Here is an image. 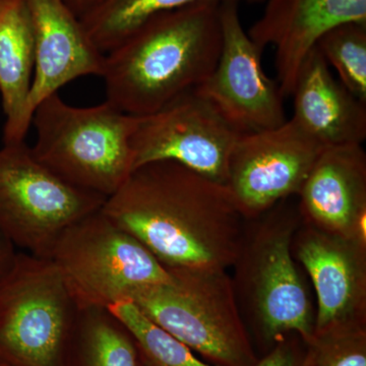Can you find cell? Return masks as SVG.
Masks as SVG:
<instances>
[{"label":"cell","mask_w":366,"mask_h":366,"mask_svg":"<svg viewBox=\"0 0 366 366\" xmlns=\"http://www.w3.org/2000/svg\"><path fill=\"white\" fill-rule=\"evenodd\" d=\"M102 212L168 271H227L247 219L228 187L173 161L132 171Z\"/></svg>","instance_id":"cell-1"},{"label":"cell","mask_w":366,"mask_h":366,"mask_svg":"<svg viewBox=\"0 0 366 366\" xmlns=\"http://www.w3.org/2000/svg\"><path fill=\"white\" fill-rule=\"evenodd\" d=\"M220 7L201 1L156 14L106 53V102L146 117L203 84L222 47Z\"/></svg>","instance_id":"cell-2"},{"label":"cell","mask_w":366,"mask_h":366,"mask_svg":"<svg viewBox=\"0 0 366 366\" xmlns=\"http://www.w3.org/2000/svg\"><path fill=\"white\" fill-rule=\"evenodd\" d=\"M137 124L139 117L106 101L76 107L53 94L33 113L37 139L31 148L64 182L108 199L134 168L132 137Z\"/></svg>","instance_id":"cell-3"},{"label":"cell","mask_w":366,"mask_h":366,"mask_svg":"<svg viewBox=\"0 0 366 366\" xmlns=\"http://www.w3.org/2000/svg\"><path fill=\"white\" fill-rule=\"evenodd\" d=\"M254 221L232 266L238 305L264 343L274 346L293 334L307 345L314 337L315 314L291 250L301 222L298 208L281 202Z\"/></svg>","instance_id":"cell-4"},{"label":"cell","mask_w":366,"mask_h":366,"mask_svg":"<svg viewBox=\"0 0 366 366\" xmlns=\"http://www.w3.org/2000/svg\"><path fill=\"white\" fill-rule=\"evenodd\" d=\"M169 272L170 281L134 295L132 301L139 310L212 365H257L227 271Z\"/></svg>","instance_id":"cell-5"},{"label":"cell","mask_w":366,"mask_h":366,"mask_svg":"<svg viewBox=\"0 0 366 366\" xmlns=\"http://www.w3.org/2000/svg\"><path fill=\"white\" fill-rule=\"evenodd\" d=\"M78 312L51 259L16 254L0 277V363L66 365Z\"/></svg>","instance_id":"cell-6"},{"label":"cell","mask_w":366,"mask_h":366,"mask_svg":"<svg viewBox=\"0 0 366 366\" xmlns=\"http://www.w3.org/2000/svg\"><path fill=\"white\" fill-rule=\"evenodd\" d=\"M50 259L79 310L108 308L171 274L136 237L96 212L67 228Z\"/></svg>","instance_id":"cell-7"},{"label":"cell","mask_w":366,"mask_h":366,"mask_svg":"<svg viewBox=\"0 0 366 366\" xmlns=\"http://www.w3.org/2000/svg\"><path fill=\"white\" fill-rule=\"evenodd\" d=\"M106 199L57 177L25 141L0 149V232L29 254L49 259L62 233Z\"/></svg>","instance_id":"cell-8"},{"label":"cell","mask_w":366,"mask_h":366,"mask_svg":"<svg viewBox=\"0 0 366 366\" xmlns=\"http://www.w3.org/2000/svg\"><path fill=\"white\" fill-rule=\"evenodd\" d=\"M239 137L192 89L157 112L139 117L132 137V170L155 161H173L226 185L229 160Z\"/></svg>","instance_id":"cell-9"},{"label":"cell","mask_w":366,"mask_h":366,"mask_svg":"<svg viewBox=\"0 0 366 366\" xmlns=\"http://www.w3.org/2000/svg\"><path fill=\"white\" fill-rule=\"evenodd\" d=\"M325 148L291 118L274 129L240 134L226 187L243 217L254 220L298 196Z\"/></svg>","instance_id":"cell-10"},{"label":"cell","mask_w":366,"mask_h":366,"mask_svg":"<svg viewBox=\"0 0 366 366\" xmlns=\"http://www.w3.org/2000/svg\"><path fill=\"white\" fill-rule=\"evenodd\" d=\"M222 47L213 72L196 90L240 134L274 129L287 120L277 81L262 66V50L242 25L239 4L220 7Z\"/></svg>","instance_id":"cell-11"},{"label":"cell","mask_w":366,"mask_h":366,"mask_svg":"<svg viewBox=\"0 0 366 366\" xmlns=\"http://www.w3.org/2000/svg\"><path fill=\"white\" fill-rule=\"evenodd\" d=\"M291 250L317 295L314 334L366 327V245L301 220Z\"/></svg>","instance_id":"cell-12"},{"label":"cell","mask_w":366,"mask_h":366,"mask_svg":"<svg viewBox=\"0 0 366 366\" xmlns=\"http://www.w3.org/2000/svg\"><path fill=\"white\" fill-rule=\"evenodd\" d=\"M247 34L264 51L274 49L277 84L290 97L301 64L324 34L347 21H366V0H264Z\"/></svg>","instance_id":"cell-13"},{"label":"cell","mask_w":366,"mask_h":366,"mask_svg":"<svg viewBox=\"0 0 366 366\" xmlns=\"http://www.w3.org/2000/svg\"><path fill=\"white\" fill-rule=\"evenodd\" d=\"M298 197L302 222L366 245V153L362 144L326 147Z\"/></svg>","instance_id":"cell-14"},{"label":"cell","mask_w":366,"mask_h":366,"mask_svg":"<svg viewBox=\"0 0 366 366\" xmlns=\"http://www.w3.org/2000/svg\"><path fill=\"white\" fill-rule=\"evenodd\" d=\"M32 18L35 69L28 100L31 118L46 98L86 76H101L102 54L64 0H26Z\"/></svg>","instance_id":"cell-15"},{"label":"cell","mask_w":366,"mask_h":366,"mask_svg":"<svg viewBox=\"0 0 366 366\" xmlns=\"http://www.w3.org/2000/svg\"><path fill=\"white\" fill-rule=\"evenodd\" d=\"M290 97L291 119L322 146L365 141L366 103L335 78L317 46L301 64Z\"/></svg>","instance_id":"cell-16"},{"label":"cell","mask_w":366,"mask_h":366,"mask_svg":"<svg viewBox=\"0 0 366 366\" xmlns=\"http://www.w3.org/2000/svg\"><path fill=\"white\" fill-rule=\"evenodd\" d=\"M35 69L32 18L26 0L0 6V96L6 115L4 144L25 141L32 118L28 100Z\"/></svg>","instance_id":"cell-17"},{"label":"cell","mask_w":366,"mask_h":366,"mask_svg":"<svg viewBox=\"0 0 366 366\" xmlns=\"http://www.w3.org/2000/svg\"><path fill=\"white\" fill-rule=\"evenodd\" d=\"M71 341L79 366H142L131 333L108 308L79 310Z\"/></svg>","instance_id":"cell-18"},{"label":"cell","mask_w":366,"mask_h":366,"mask_svg":"<svg viewBox=\"0 0 366 366\" xmlns=\"http://www.w3.org/2000/svg\"><path fill=\"white\" fill-rule=\"evenodd\" d=\"M201 1L254 4L264 0H102L79 20L92 42L105 55L152 16Z\"/></svg>","instance_id":"cell-19"},{"label":"cell","mask_w":366,"mask_h":366,"mask_svg":"<svg viewBox=\"0 0 366 366\" xmlns=\"http://www.w3.org/2000/svg\"><path fill=\"white\" fill-rule=\"evenodd\" d=\"M108 310L129 330L142 365L219 366L199 360L194 351L154 324L132 300L119 301Z\"/></svg>","instance_id":"cell-20"},{"label":"cell","mask_w":366,"mask_h":366,"mask_svg":"<svg viewBox=\"0 0 366 366\" xmlns=\"http://www.w3.org/2000/svg\"><path fill=\"white\" fill-rule=\"evenodd\" d=\"M315 46L338 74L342 85L366 103V21L334 26Z\"/></svg>","instance_id":"cell-21"},{"label":"cell","mask_w":366,"mask_h":366,"mask_svg":"<svg viewBox=\"0 0 366 366\" xmlns=\"http://www.w3.org/2000/svg\"><path fill=\"white\" fill-rule=\"evenodd\" d=\"M303 366H366V327H344L314 334Z\"/></svg>","instance_id":"cell-22"},{"label":"cell","mask_w":366,"mask_h":366,"mask_svg":"<svg viewBox=\"0 0 366 366\" xmlns=\"http://www.w3.org/2000/svg\"><path fill=\"white\" fill-rule=\"evenodd\" d=\"M305 351L295 337H285L272 347L269 352L254 366H303Z\"/></svg>","instance_id":"cell-23"},{"label":"cell","mask_w":366,"mask_h":366,"mask_svg":"<svg viewBox=\"0 0 366 366\" xmlns=\"http://www.w3.org/2000/svg\"><path fill=\"white\" fill-rule=\"evenodd\" d=\"M18 252L14 250V245L0 232V277L11 269Z\"/></svg>","instance_id":"cell-24"},{"label":"cell","mask_w":366,"mask_h":366,"mask_svg":"<svg viewBox=\"0 0 366 366\" xmlns=\"http://www.w3.org/2000/svg\"><path fill=\"white\" fill-rule=\"evenodd\" d=\"M64 1L71 9L72 13L81 19L93 11L102 0H64Z\"/></svg>","instance_id":"cell-25"},{"label":"cell","mask_w":366,"mask_h":366,"mask_svg":"<svg viewBox=\"0 0 366 366\" xmlns=\"http://www.w3.org/2000/svg\"><path fill=\"white\" fill-rule=\"evenodd\" d=\"M4 1H6V0H0V6H1L2 4H4Z\"/></svg>","instance_id":"cell-26"},{"label":"cell","mask_w":366,"mask_h":366,"mask_svg":"<svg viewBox=\"0 0 366 366\" xmlns=\"http://www.w3.org/2000/svg\"><path fill=\"white\" fill-rule=\"evenodd\" d=\"M0 366H6V365H2V363H0Z\"/></svg>","instance_id":"cell-27"},{"label":"cell","mask_w":366,"mask_h":366,"mask_svg":"<svg viewBox=\"0 0 366 366\" xmlns=\"http://www.w3.org/2000/svg\"><path fill=\"white\" fill-rule=\"evenodd\" d=\"M142 366H143V365H142Z\"/></svg>","instance_id":"cell-28"}]
</instances>
